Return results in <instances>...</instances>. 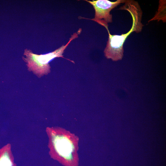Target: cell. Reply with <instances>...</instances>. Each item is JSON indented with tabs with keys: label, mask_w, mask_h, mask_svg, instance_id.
<instances>
[{
	"label": "cell",
	"mask_w": 166,
	"mask_h": 166,
	"mask_svg": "<svg viewBox=\"0 0 166 166\" xmlns=\"http://www.w3.org/2000/svg\"><path fill=\"white\" fill-rule=\"evenodd\" d=\"M46 131L51 157L65 166H78L77 138L59 128H48Z\"/></svg>",
	"instance_id": "cell-1"
},
{
	"label": "cell",
	"mask_w": 166,
	"mask_h": 166,
	"mask_svg": "<svg viewBox=\"0 0 166 166\" xmlns=\"http://www.w3.org/2000/svg\"><path fill=\"white\" fill-rule=\"evenodd\" d=\"M124 3L119 9L126 10L131 14L132 23L130 30L125 34L117 35L111 34L108 28L106 29L109 37L104 52L107 58L114 61L121 60L123 58V45L127 38L133 32H141L144 26L141 22L143 12L138 2L133 0H126Z\"/></svg>",
	"instance_id": "cell-2"
},
{
	"label": "cell",
	"mask_w": 166,
	"mask_h": 166,
	"mask_svg": "<svg viewBox=\"0 0 166 166\" xmlns=\"http://www.w3.org/2000/svg\"><path fill=\"white\" fill-rule=\"evenodd\" d=\"M82 31L79 28L77 32L71 35L68 42L65 45L55 50L53 52L44 54L38 55L34 53L29 49H26L24 50V55L26 57H22L23 60L26 63L28 70L32 71L38 77L44 75H47L50 72L51 67L49 63L52 59L55 57H61L66 59L72 62H74L64 57L62 54L71 42L78 37Z\"/></svg>",
	"instance_id": "cell-3"
},
{
	"label": "cell",
	"mask_w": 166,
	"mask_h": 166,
	"mask_svg": "<svg viewBox=\"0 0 166 166\" xmlns=\"http://www.w3.org/2000/svg\"><path fill=\"white\" fill-rule=\"evenodd\" d=\"M126 0H117L112 2L108 0H85L92 5L95 10L94 18L88 19L95 21L104 26L108 28V23L112 22V15L110 14L111 10L121 3H124Z\"/></svg>",
	"instance_id": "cell-4"
},
{
	"label": "cell",
	"mask_w": 166,
	"mask_h": 166,
	"mask_svg": "<svg viewBox=\"0 0 166 166\" xmlns=\"http://www.w3.org/2000/svg\"><path fill=\"white\" fill-rule=\"evenodd\" d=\"M11 148L8 144L0 149V166H15Z\"/></svg>",
	"instance_id": "cell-5"
}]
</instances>
